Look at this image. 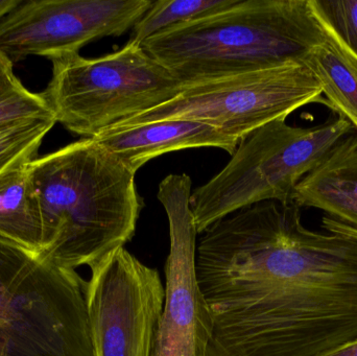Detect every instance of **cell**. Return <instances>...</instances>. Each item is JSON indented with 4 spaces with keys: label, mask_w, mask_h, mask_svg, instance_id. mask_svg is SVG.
<instances>
[{
    "label": "cell",
    "mask_w": 357,
    "mask_h": 356,
    "mask_svg": "<svg viewBox=\"0 0 357 356\" xmlns=\"http://www.w3.org/2000/svg\"><path fill=\"white\" fill-rule=\"evenodd\" d=\"M86 284L39 256L0 316V356H93Z\"/></svg>",
    "instance_id": "7"
},
{
    "label": "cell",
    "mask_w": 357,
    "mask_h": 356,
    "mask_svg": "<svg viewBox=\"0 0 357 356\" xmlns=\"http://www.w3.org/2000/svg\"><path fill=\"white\" fill-rule=\"evenodd\" d=\"M322 86L305 64H289L185 83L177 96L119 125L199 121L239 141L266 123L320 102Z\"/></svg>",
    "instance_id": "6"
},
{
    "label": "cell",
    "mask_w": 357,
    "mask_h": 356,
    "mask_svg": "<svg viewBox=\"0 0 357 356\" xmlns=\"http://www.w3.org/2000/svg\"><path fill=\"white\" fill-rule=\"evenodd\" d=\"M43 219V252L59 267L91 269L133 238L144 199L132 173L93 138L27 163Z\"/></svg>",
    "instance_id": "2"
},
{
    "label": "cell",
    "mask_w": 357,
    "mask_h": 356,
    "mask_svg": "<svg viewBox=\"0 0 357 356\" xmlns=\"http://www.w3.org/2000/svg\"><path fill=\"white\" fill-rule=\"evenodd\" d=\"M85 295L93 356H153L165 304L156 269L121 247L91 268Z\"/></svg>",
    "instance_id": "8"
},
{
    "label": "cell",
    "mask_w": 357,
    "mask_h": 356,
    "mask_svg": "<svg viewBox=\"0 0 357 356\" xmlns=\"http://www.w3.org/2000/svg\"><path fill=\"white\" fill-rule=\"evenodd\" d=\"M151 0H22L0 20V52L13 63L79 54L94 40L121 36Z\"/></svg>",
    "instance_id": "10"
},
{
    "label": "cell",
    "mask_w": 357,
    "mask_h": 356,
    "mask_svg": "<svg viewBox=\"0 0 357 356\" xmlns=\"http://www.w3.org/2000/svg\"><path fill=\"white\" fill-rule=\"evenodd\" d=\"M237 0H159L144 13L132 29L129 42L140 44L160 31L197 20L236 3Z\"/></svg>",
    "instance_id": "15"
},
{
    "label": "cell",
    "mask_w": 357,
    "mask_h": 356,
    "mask_svg": "<svg viewBox=\"0 0 357 356\" xmlns=\"http://www.w3.org/2000/svg\"><path fill=\"white\" fill-rule=\"evenodd\" d=\"M93 139L134 173L161 155L186 148H218L232 156L241 142L211 125L185 119L112 127Z\"/></svg>",
    "instance_id": "11"
},
{
    "label": "cell",
    "mask_w": 357,
    "mask_h": 356,
    "mask_svg": "<svg viewBox=\"0 0 357 356\" xmlns=\"http://www.w3.org/2000/svg\"><path fill=\"white\" fill-rule=\"evenodd\" d=\"M310 0H237L142 42L183 83L304 64L326 40Z\"/></svg>",
    "instance_id": "3"
},
{
    "label": "cell",
    "mask_w": 357,
    "mask_h": 356,
    "mask_svg": "<svg viewBox=\"0 0 357 356\" xmlns=\"http://www.w3.org/2000/svg\"><path fill=\"white\" fill-rule=\"evenodd\" d=\"M39 256L0 238V316L17 284Z\"/></svg>",
    "instance_id": "19"
},
{
    "label": "cell",
    "mask_w": 357,
    "mask_h": 356,
    "mask_svg": "<svg viewBox=\"0 0 357 356\" xmlns=\"http://www.w3.org/2000/svg\"><path fill=\"white\" fill-rule=\"evenodd\" d=\"M27 163L0 175V238L41 255L43 219Z\"/></svg>",
    "instance_id": "13"
},
{
    "label": "cell",
    "mask_w": 357,
    "mask_h": 356,
    "mask_svg": "<svg viewBox=\"0 0 357 356\" xmlns=\"http://www.w3.org/2000/svg\"><path fill=\"white\" fill-rule=\"evenodd\" d=\"M325 31L357 59V0H310Z\"/></svg>",
    "instance_id": "17"
},
{
    "label": "cell",
    "mask_w": 357,
    "mask_h": 356,
    "mask_svg": "<svg viewBox=\"0 0 357 356\" xmlns=\"http://www.w3.org/2000/svg\"><path fill=\"white\" fill-rule=\"evenodd\" d=\"M356 131L341 116H331L312 127H293L285 118L262 125L239 142L218 175L191 192L190 208L197 233L258 203L293 202L299 182Z\"/></svg>",
    "instance_id": "4"
},
{
    "label": "cell",
    "mask_w": 357,
    "mask_h": 356,
    "mask_svg": "<svg viewBox=\"0 0 357 356\" xmlns=\"http://www.w3.org/2000/svg\"><path fill=\"white\" fill-rule=\"evenodd\" d=\"M322 226L328 233L337 234L357 242V230L331 217H325Z\"/></svg>",
    "instance_id": "21"
},
{
    "label": "cell",
    "mask_w": 357,
    "mask_h": 356,
    "mask_svg": "<svg viewBox=\"0 0 357 356\" xmlns=\"http://www.w3.org/2000/svg\"><path fill=\"white\" fill-rule=\"evenodd\" d=\"M317 356H357V338Z\"/></svg>",
    "instance_id": "22"
},
{
    "label": "cell",
    "mask_w": 357,
    "mask_h": 356,
    "mask_svg": "<svg viewBox=\"0 0 357 356\" xmlns=\"http://www.w3.org/2000/svg\"><path fill=\"white\" fill-rule=\"evenodd\" d=\"M304 64L320 82L327 106L357 131V59L327 33L326 40L312 50Z\"/></svg>",
    "instance_id": "14"
},
{
    "label": "cell",
    "mask_w": 357,
    "mask_h": 356,
    "mask_svg": "<svg viewBox=\"0 0 357 356\" xmlns=\"http://www.w3.org/2000/svg\"><path fill=\"white\" fill-rule=\"evenodd\" d=\"M33 119H54L42 93L29 91L22 83L0 92V130Z\"/></svg>",
    "instance_id": "18"
},
{
    "label": "cell",
    "mask_w": 357,
    "mask_h": 356,
    "mask_svg": "<svg viewBox=\"0 0 357 356\" xmlns=\"http://www.w3.org/2000/svg\"><path fill=\"white\" fill-rule=\"evenodd\" d=\"M56 119H33L0 130V175L37 158Z\"/></svg>",
    "instance_id": "16"
},
{
    "label": "cell",
    "mask_w": 357,
    "mask_h": 356,
    "mask_svg": "<svg viewBox=\"0 0 357 356\" xmlns=\"http://www.w3.org/2000/svg\"><path fill=\"white\" fill-rule=\"evenodd\" d=\"M50 61L52 79L42 95L56 123L83 138L173 100L184 86L131 42L100 58L73 54Z\"/></svg>",
    "instance_id": "5"
},
{
    "label": "cell",
    "mask_w": 357,
    "mask_h": 356,
    "mask_svg": "<svg viewBox=\"0 0 357 356\" xmlns=\"http://www.w3.org/2000/svg\"><path fill=\"white\" fill-rule=\"evenodd\" d=\"M293 202L325 211L357 230V131L299 182Z\"/></svg>",
    "instance_id": "12"
},
{
    "label": "cell",
    "mask_w": 357,
    "mask_h": 356,
    "mask_svg": "<svg viewBox=\"0 0 357 356\" xmlns=\"http://www.w3.org/2000/svg\"><path fill=\"white\" fill-rule=\"evenodd\" d=\"M190 177L167 176L158 200L169 219L171 249L165 263V304L153 356H208L213 317L197 271V236L190 208Z\"/></svg>",
    "instance_id": "9"
},
{
    "label": "cell",
    "mask_w": 357,
    "mask_h": 356,
    "mask_svg": "<svg viewBox=\"0 0 357 356\" xmlns=\"http://www.w3.org/2000/svg\"><path fill=\"white\" fill-rule=\"evenodd\" d=\"M13 66L14 64L0 52V92L10 89L21 83L15 75Z\"/></svg>",
    "instance_id": "20"
},
{
    "label": "cell",
    "mask_w": 357,
    "mask_h": 356,
    "mask_svg": "<svg viewBox=\"0 0 357 356\" xmlns=\"http://www.w3.org/2000/svg\"><path fill=\"white\" fill-rule=\"evenodd\" d=\"M22 0H0V20L21 3Z\"/></svg>",
    "instance_id": "23"
},
{
    "label": "cell",
    "mask_w": 357,
    "mask_h": 356,
    "mask_svg": "<svg viewBox=\"0 0 357 356\" xmlns=\"http://www.w3.org/2000/svg\"><path fill=\"white\" fill-rule=\"evenodd\" d=\"M197 271L213 317L208 356H317L357 338V242L266 201L212 224Z\"/></svg>",
    "instance_id": "1"
}]
</instances>
